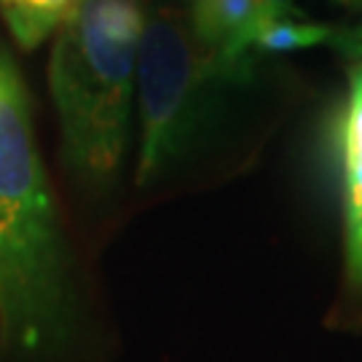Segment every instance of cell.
I'll return each mask as SVG.
<instances>
[{"label":"cell","instance_id":"277c9868","mask_svg":"<svg viewBox=\"0 0 362 362\" xmlns=\"http://www.w3.org/2000/svg\"><path fill=\"white\" fill-rule=\"evenodd\" d=\"M341 164H344V245L346 276L362 293V62L351 70L349 103L341 121Z\"/></svg>","mask_w":362,"mask_h":362},{"label":"cell","instance_id":"8fae6325","mask_svg":"<svg viewBox=\"0 0 362 362\" xmlns=\"http://www.w3.org/2000/svg\"><path fill=\"white\" fill-rule=\"evenodd\" d=\"M3 62H6V59H0V70H3Z\"/></svg>","mask_w":362,"mask_h":362},{"label":"cell","instance_id":"ba28073f","mask_svg":"<svg viewBox=\"0 0 362 362\" xmlns=\"http://www.w3.org/2000/svg\"><path fill=\"white\" fill-rule=\"evenodd\" d=\"M344 49L349 54H354L357 59L362 62V30H357V33H351V35H344Z\"/></svg>","mask_w":362,"mask_h":362},{"label":"cell","instance_id":"5b68a950","mask_svg":"<svg viewBox=\"0 0 362 362\" xmlns=\"http://www.w3.org/2000/svg\"><path fill=\"white\" fill-rule=\"evenodd\" d=\"M76 0H0L6 25L22 49H35L65 22Z\"/></svg>","mask_w":362,"mask_h":362},{"label":"cell","instance_id":"6da1fadb","mask_svg":"<svg viewBox=\"0 0 362 362\" xmlns=\"http://www.w3.org/2000/svg\"><path fill=\"white\" fill-rule=\"evenodd\" d=\"M70 260L30 129L25 86L0 70V351L11 360L62 357L78 327Z\"/></svg>","mask_w":362,"mask_h":362},{"label":"cell","instance_id":"30bf717a","mask_svg":"<svg viewBox=\"0 0 362 362\" xmlns=\"http://www.w3.org/2000/svg\"><path fill=\"white\" fill-rule=\"evenodd\" d=\"M204 3H209V0H194V6H204Z\"/></svg>","mask_w":362,"mask_h":362},{"label":"cell","instance_id":"52a82bcc","mask_svg":"<svg viewBox=\"0 0 362 362\" xmlns=\"http://www.w3.org/2000/svg\"><path fill=\"white\" fill-rule=\"evenodd\" d=\"M266 19H303L296 8V0H260Z\"/></svg>","mask_w":362,"mask_h":362},{"label":"cell","instance_id":"9c48e42d","mask_svg":"<svg viewBox=\"0 0 362 362\" xmlns=\"http://www.w3.org/2000/svg\"><path fill=\"white\" fill-rule=\"evenodd\" d=\"M341 6H349V8H362V0H336Z\"/></svg>","mask_w":362,"mask_h":362},{"label":"cell","instance_id":"3957f363","mask_svg":"<svg viewBox=\"0 0 362 362\" xmlns=\"http://www.w3.org/2000/svg\"><path fill=\"white\" fill-rule=\"evenodd\" d=\"M220 78L199 40L169 13L145 19L137 57V100H140V161L137 182L145 185L175 164L202 121V105L209 83Z\"/></svg>","mask_w":362,"mask_h":362},{"label":"cell","instance_id":"7a4b0ae2","mask_svg":"<svg viewBox=\"0 0 362 362\" xmlns=\"http://www.w3.org/2000/svg\"><path fill=\"white\" fill-rule=\"evenodd\" d=\"M145 16L137 0H76L52 54L67 164L89 182L116 175L127 148Z\"/></svg>","mask_w":362,"mask_h":362},{"label":"cell","instance_id":"8992f818","mask_svg":"<svg viewBox=\"0 0 362 362\" xmlns=\"http://www.w3.org/2000/svg\"><path fill=\"white\" fill-rule=\"evenodd\" d=\"M336 33L330 27L311 25L306 19H266L252 40V49L266 54H282L330 43Z\"/></svg>","mask_w":362,"mask_h":362}]
</instances>
